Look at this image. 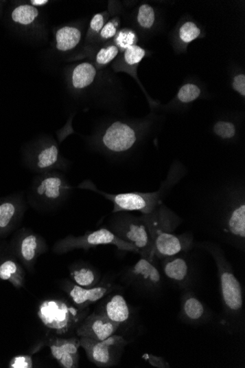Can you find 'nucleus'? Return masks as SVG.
<instances>
[{"instance_id": "f257e3e1", "label": "nucleus", "mask_w": 245, "mask_h": 368, "mask_svg": "<svg viewBox=\"0 0 245 368\" xmlns=\"http://www.w3.org/2000/svg\"><path fill=\"white\" fill-rule=\"evenodd\" d=\"M195 247L207 252L216 264L222 305V326L230 334L243 332L245 325L243 290L224 251L218 244L209 241L196 243Z\"/></svg>"}, {"instance_id": "f03ea898", "label": "nucleus", "mask_w": 245, "mask_h": 368, "mask_svg": "<svg viewBox=\"0 0 245 368\" xmlns=\"http://www.w3.org/2000/svg\"><path fill=\"white\" fill-rule=\"evenodd\" d=\"M209 211L211 231L220 240L245 250L244 185H232Z\"/></svg>"}, {"instance_id": "7ed1b4c3", "label": "nucleus", "mask_w": 245, "mask_h": 368, "mask_svg": "<svg viewBox=\"0 0 245 368\" xmlns=\"http://www.w3.org/2000/svg\"><path fill=\"white\" fill-rule=\"evenodd\" d=\"M141 217L150 234L157 261L194 250L196 242L193 234L174 233L183 219L163 203L152 213L142 214Z\"/></svg>"}, {"instance_id": "20e7f679", "label": "nucleus", "mask_w": 245, "mask_h": 368, "mask_svg": "<svg viewBox=\"0 0 245 368\" xmlns=\"http://www.w3.org/2000/svg\"><path fill=\"white\" fill-rule=\"evenodd\" d=\"M183 177V171L175 168L168 173L161 188L157 191L150 193H108L99 190L90 180L84 181L78 188L93 191L112 202L114 205L113 213L138 211L141 214H149L163 203V200L170 191L182 180Z\"/></svg>"}, {"instance_id": "39448f33", "label": "nucleus", "mask_w": 245, "mask_h": 368, "mask_svg": "<svg viewBox=\"0 0 245 368\" xmlns=\"http://www.w3.org/2000/svg\"><path fill=\"white\" fill-rule=\"evenodd\" d=\"M108 229L121 240L135 246L141 257L157 261L150 234L141 216H136L131 212L113 213Z\"/></svg>"}, {"instance_id": "423d86ee", "label": "nucleus", "mask_w": 245, "mask_h": 368, "mask_svg": "<svg viewBox=\"0 0 245 368\" xmlns=\"http://www.w3.org/2000/svg\"><path fill=\"white\" fill-rule=\"evenodd\" d=\"M73 190L67 179L59 172H47L32 182L29 198L40 209H51L65 202Z\"/></svg>"}, {"instance_id": "0eeeda50", "label": "nucleus", "mask_w": 245, "mask_h": 368, "mask_svg": "<svg viewBox=\"0 0 245 368\" xmlns=\"http://www.w3.org/2000/svg\"><path fill=\"white\" fill-rule=\"evenodd\" d=\"M87 311L60 300H47L40 304L38 315L43 324L59 334L79 326L87 316Z\"/></svg>"}, {"instance_id": "6e6552de", "label": "nucleus", "mask_w": 245, "mask_h": 368, "mask_svg": "<svg viewBox=\"0 0 245 368\" xmlns=\"http://www.w3.org/2000/svg\"><path fill=\"white\" fill-rule=\"evenodd\" d=\"M103 245H113L119 250L139 255L135 246L121 240L108 228L88 232L82 236L69 235L64 237L53 246V251L62 255L73 250H89V248Z\"/></svg>"}, {"instance_id": "1a4fd4ad", "label": "nucleus", "mask_w": 245, "mask_h": 368, "mask_svg": "<svg viewBox=\"0 0 245 368\" xmlns=\"http://www.w3.org/2000/svg\"><path fill=\"white\" fill-rule=\"evenodd\" d=\"M124 279L128 285L147 297L158 296L164 288V279L156 261L141 257L136 264L126 270Z\"/></svg>"}, {"instance_id": "9d476101", "label": "nucleus", "mask_w": 245, "mask_h": 368, "mask_svg": "<svg viewBox=\"0 0 245 368\" xmlns=\"http://www.w3.org/2000/svg\"><path fill=\"white\" fill-rule=\"evenodd\" d=\"M80 342L88 359L99 367H110L118 364L128 344L124 337L117 334L104 340L80 338Z\"/></svg>"}, {"instance_id": "9b49d317", "label": "nucleus", "mask_w": 245, "mask_h": 368, "mask_svg": "<svg viewBox=\"0 0 245 368\" xmlns=\"http://www.w3.org/2000/svg\"><path fill=\"white\" fill-rule=\"evenodd\" d=\"M186 253H180L161 259V272L176 288L183 290L194 285L195 268Z\"/></svg>"}, {"instance_id": "f8f14e48", "label": "nucleus", "mask_w": 245, "mask_h": 368, "mask_svg": "<svg viewBox=\"0 0 245 368\" xmlns=\"http://www.w3.org/2000/svg\"><path fill=\"white\" fill-rule=\"evenodd\" d=\"M137 140L136 129L130 124L117 121L106 128L101 142L106 149L121 154L132 149Z\"/></svg>"}, {"instance_id": "ddd939ff", "label": "nucleus", "mask_w": 245, "mask_h": 368, "mask_svg": "<svg viewBox=\"0 0 245 368\" xmlns=\"http://www.w3.org/2000/svg\"><path fill=\"white\" fill-rule=\"evenodd\" d=\"M211 318V310L205 302L200 300L193 289L183 290L178 313L180 321L189 326L199 327L209 323Z\"/></svg>"}, {"instance_id": "4468645a", "label": "nucleus", "mask_w": 245, "mask_h": 368, "mask_svg": "<svg viewBox=\"0 0 245 368\" xmlns=\"http://www.w3.org/2000/svg\"><path fill=\"white\" fill-rule=\"evenodd\" d=\"M120 329L118 324L111 321L103 314L95 312L85 317L77 329L79 338L104 340L110 338Z\"/></svg>"}, {"instance_id": "2eb2a0df", "label": "nucleus", "mask_w": 245, "mask_h": 368, "mask_svg": "<svg viewBox=\"0 0 245 368\" xmlns=\"http://www.w3.org/2000/svg\"><path fill=\"white\" fill-rule=\"evenodd\" d=\"M115 288L112 283L98 285L90 288L69 284L66 290L74 306L80 310H86L91 305L109 295Z\"/></svg>"}, {"instance_id": "dca6fc26", "label": "nucleus", "mask_w": 245, "mask_h": 368, "mask_svg": "<svg viewBox=\"0 0 245 368\" xmlns=\"http://www.w3.org/2000/svg\"><path fill=\"white\" fill-rule=\"evenodd\" d=\"M51 354L63 368H77L79 363L80 338L51 339L49 342Z\"/></svg>"}, {"instance_id": "f3484780", "label": "nucleus", "mask_w": 245, "mask_h": 368, "mask_svg": "<svg viewBox=\"0 0 245 368\" xmlns=\"http://www.w3.org/2000/svg\"><path fill=\"white\" fill-rule=\"evenodd\" d=\"M18 257L27 267L34 266L39 255L47 250V246L43 237L31 232L21 235L15 244Z\"/></svg>"}, {"instance_id": "a211bd4d", "label": "nucleus", "mask_w": 245, "mask_h": 368, "mask_svg": "<svg viewBox=\"0 0 245 368\" xmlns=\"http://www.w3.org/2000/svg\"><path fill=\"white\" fill-rule=\"evenodd\" d=\"M24 208L25 202L21 197L0 199V235H5L13 228Z\"/></svg>"}, {"instance_id": "6ab92c4d", "label": "nucleus", "mask_w": 245, "mask_h": 368, "mask_svg": "<svg viewBox=\"0 0 245 368\" xmlns=\"http://www.w3.org/2000/svg\"><path fill=\"white\" fill-rule=\"evenodd\" d=\"M97 312L103 314L120 327L129 322L132 316L130 306L124 297L119 294L106 298Z\"/></svg>"}, {"instance_id": "aec40b11", "label": "nucleus", "mask_w": 245, "mask_h": 368, "mask_svg": "<svg viewBox=\"0 0 245 368\" xmlns=\"http://www.w3.org/2000/svg\"><path fill=\"white\" fill-rule=\"evenodd\" d=\"M60 162L58 147L55 144H49L40 148L35 155L33 168L40 174H44L55 169H63Z\"/></svg>"}, {"instance_id": "412c9836", "label": "nucleus", "mask_w": 245, "mask_h": 368, "mask_svg": "<svg viewBox=\"0 0 245 368\" xmlns=\"http://www.w3.org/2000/svg\"><path fill=\"white\" fill-rule=\"evenodd\" d=\"M70 276L74 284L84 288L98 285L101 278L97 270L84 263L72 266Z\"/></svg>"}, {"instance_id": "4be33fe9", "label": "nucleus", "mask_w": 245, "mask_h": 368, "mask_svg": "<svg viewBox=\"0 0 245 368\" xmlns=\"http://www.w3.org/2000/svg\"><path fill=\"white\" fill-rule=\"evenodd\" d=\"M97 75V69L90 63H82L73 69L72 83L74 88L82 89L88 87Z\"/></svg>"}, {"instance_id": "5701e85b", "label": "nucleus", "mask_w": 245, "mask_h": 368, "mask_svg": "<svg viewBox=\"0 0 245 368\" xmlns=\"http://www.w3.org/2000/svg\"><path fill=\"white\" fill-rule=\"evenodd\" d=\"M81 37L79 29L73 27L62 28L56 34L57 48L62 52L73 50L79 45Z\"/></svg>"}, {"instance_id": "b1692460", "label": "nucleus", "mask_w": 245, "mask_h": 368, "mask_svg": "<svg viewBox=\"0 0 245 368\" xmlns=\"http://www.w3.org/2000/svg\"><path fill=\"white\" fill-rule=\"evenodd\" d=\"M0 279L9 281L19 288L23 285V272L14 259H5L0 263Z\"/></svg>"}, {"instance_id": "393cba45", "label": "nucleus", "mask_w": 245, "mask_h": 368, "mask_svg": "<svg viewBox=\"0 0 245 368\" xmlns=\"http://www.w3.org/2000/svg\"><path fill=\"white\" fill-rule=\"evenodd\" d=\"M38 16V10L34 6L23 5L16 8L12 13V19L15 23L27 25Z\"/></svg>"}, {"instance_id": "a878e982", "label": "nucleus", "mask_w": 245, "mask_h": 368, "mask_svg": "<svg viewBox=\"0 0 245 368\" xmlns=\"http://www.w3.org/2000/svg\"><path fill=\"white\" fill-rule=\"evenodd\" d=\"M213 132L223 140H230L235 137L237 127L233 123L229 121H218L213 127Z\"/></svg>"}, {"instance_id": "bb28decb", "label": "nucleus", "mask_w": 245, "mask_h": 368, "mask_svg": "<svg viewBox=\"0 0 245 368\" xmlns=\"http://www.w3.org/2000/svg\"><path fill=\"white\" fill-rule=\"evenodd\" d=\"M155 13L154 8L147 4L141 6L138 10L137 21L141 27L150 29L154 24Z\"/></svg>"}, {"instance_id": "cd10ccee", "label": "nucleus", "mask_w": 245, "mask_h": 368, "mask_svg": "<svg viewBox=\"0 0 245 368\" xmlns=\"http://www.w3.org/2000/svg\"><path fill=\"white\" fill-rule=\"evenodd\" d=\"M200 95V89L195 84H186L180 89L177 98L183 103H189L196 100Z\"/></svg>"}, {"instance_id": "c85d7f7f", "label": "nucleus", "mask_w": 245, "mask_h": 368, "mask_svg": "<svg viewBox=\"0 0 245 368\" xmlns=\"http://www.w3.org/2000/svg\"><path fill=\"white\" fill-rule=\"evenodd\" d=\"M200 34V30L193 21H187L179 29V37L186 44L197 39Z\"/></svg>"}, {"instance_id": "c756f323", "label": "nucleus", "mask_w": 245, "mask_h": 368, "mask_svg": "<svg viewBox=\"0 0 245 368\" xmlns=\"http://www.w3.org/2000/svg\"><path fill=\"white\" fill-rule=\"evenodd\" d=\"M145 56V51L143 48L133 45L125 50L124 59L128 64L134 66V65L139 63Z\"/></svg>"}, {"instance_id": "7c9ffc66", "label": "nucleus", "mask_w": 245, "mask_h": 368, "mask_svg": "<svg viewBox=\"0 0 245 368\" xmlns=\"http://www.w3.org/2000/svg\"><path fill=\"white\" fill-rule=\"evenodd\" d=\"M137 35L131 30H121L115 39L116 44L122 50H126L131 46L135 45Z\"/></svg>"}, {"instance_id": "2f4dec72", "label": "nucleus", "mask_w": 245, "mask_h": 368, "mask_svg": "<svg viewBox=\"0 0 245 368\" xmlns=\"http://www.w3.org/2000/svg\"><path fill=\"white\" fill-rule=\"evenodd\" d=\"M119 54V49L115 46H110L101 49L97 55V61L100 65H106L114 60Z\"/></svg>"}, {"instance_id": "473e14b6", "label": "nucleus", "mask_w": 245, "mask_h": 368, "mask_svg": "<svg viewBox=\"0 0 245 368\" xmlns=\"http://www.w3.org/2000/svg\"><path fill=\"white\" fill-rule=\"evenodd\" d=\"M142 358L152 366L158 368H170V364L162 356L150 354H144Z\"/></svg>"}, {"instance_id": "72a5a7b5", "label": "nucleus", "mask_w": 245, "mask_h": 368, "mask_svg": "<svg viewBox=\"0 0 245 368\" xmlns=\"http://www.w3.org/2000/svg\"><path fill=\"white\" fill-rule=\"evenodd\" d=\"M13 368H30L33 367V361L29 356H19L12 360L10 365Z\"/></svg>"}, {"instance_id": "f704fd0d", "label": "nucleus", "mask_w": 245, "mask_h": 368, "mask_svg": "<svg viewBox=\"0 0 245 368\" xmlns=\"http://www.w3.org/2000/svg\"><path fill=\"white\" fill-rule=\"evenodd\" d=\"M233 88L241 96H245V75L240 74L233 78Z\"/></svg>"}, {"instance_id": "c9c22d12", "label": "nucleus", "mask_w": 245, "mask_h": 368, "mask_svg": "<svg viewBox=\"0 0 245 368\" xmlns=\"http://www.w3.org/2000/svg\"><path fill=\"white\" fill-rule=\"evenodd\" d=\"M117 28L116 25L110 21L106 23L101 30V36L104 39H109L116 35Z\"/></svg>"}, {"instance_id": "e433bc0d", "label": "nucleus", "mask_w": 245, "mask_h": 368, "mask_svg": "<svg viewBox=\"0 0 245 368\" xmlns=\"http://www.w3.org/2000/svg\"><path fill=\"white\" fill-rule=\"evenodd\" d=\"M104 20L102 14L95 15L91 21V28L95 32H100L104 27Z\"/></svg>"}, {"instance_id": "4c0bfd02", "label": "nucleus", "mask_w": 245, "mask_h": 368, "mask_svg": "<svg viewBox=\"0 0 245 368\" xmlns=\"http://www.w3.org/2000/svg\"><path fill=\"white\" fill-rule=\"evenodd\" d=\"M34 6H41L48 3L47 0H32L30 2Z\"/></svg>"}]
</instances>
